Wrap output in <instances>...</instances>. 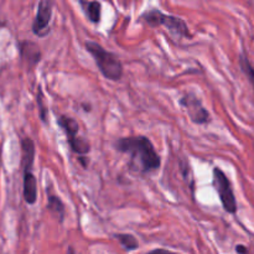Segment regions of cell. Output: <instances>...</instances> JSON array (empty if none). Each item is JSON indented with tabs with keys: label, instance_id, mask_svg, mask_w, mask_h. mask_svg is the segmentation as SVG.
Masks as SVG:
<instances>
[{
	"label": "cell",
	"instance_id": "1",
	"mask_svg": "<svg viewBox=\"0 0 254 254\" xmlns=\"http://www.w3.org/2000/svg\"><path fill=\"white\" fill-rule=\"evenodd\" d=\"M116 149L121 153L129 154L131 160L136 164V169H140L143 173L158 170L160 168V156L146 136L119 139L116 143Z\"/></svg>",
	"mask_w": 254,
	"mask_h": 254
},
{
	"label": "cell",
	"instance_id": "2",
	"mask_svg": "<svg viewBox=\"0 0 254 254\" xmlns=\"http://www.w3.org/2000/svg\"><path fill=\"white\" fill-rule=\"evenodd\" d=\"M86 50L93 56L101 73L111 81H119L123 76V64L116 54L107 51L99 44L93 41L86 42Z\"/></svg>",
	"mask_w": 254,
	"mask_h": 254
},
{
	"label": "cell",
	"instance_id": "3",
	"mask_svg": "<svg viewBox=\"0 0 254 254\" xmlns=\"http://www.w3.org/2000/svg\"><path fill=\"white\" fill-rule=\"evenodd\" d=\"M22 165H24V198L29 205H34L37 200V183L32 174V164L35 158L34 141L25 138L21 143Z\"/></svg>",
	"mask_w": 254,
	"mask_h": 254
},
{
	"label": "cell",
	"instance_id": "4",
	"mask_svg": "<svg viewBox=\"0 0 254 254\" xmlns=\"http://www.w3.org/2000/svg\"><path fill=\"white\" fill-rule=\"evenodd\" d=\"M144 20L145 22H148L150 26L156 27V26H165L173 34L179 35L181 37H191L190 31H189V27L186 25V22L183 19L178 16H173V15H166L163 14L159 10H150V11H146L145 14H143Z\"/></svg>",
	"mask_w": 254,
	"mask_h": 254
},
{
	"label": "cell",
	"instance_id": "5",
	"mask_svg": "<svg viewBox=\"0 0 254 254\" xmlns=\"http://www.w3.org/2000/svg\"><path fill=\"white\" fill-rule=\"evenodd\" d=\"M213 186L217 190L223 208L228 213L237 212V201H236L235 193H233L232 185L226 174L218 168L213 169Z\"/></svg>",
	"mask_w": 254,
	"mask_h": 254
},
{
	"label": "cell",
	"instance_id": "6",
	"mask_svg": "<svg viewBox=\"0 0 254 254\" xmlns=\"http://www.w3.org/2000/svg\"><path fill=\"white\" fill-rule=\"evenodd\" d=\"M57 123H59V126L61 127V128L64 129V133H66L69 148H71L74 153L78 154V155H86V154H88L91 146H89V143L86 139L79 138L78 136L79 127L78 123H77L73 118L62 116L57 119Z\"/></svg>",
	"mask_w": 254,
	"mask_h": 254
},
{
	"label": "cell",
	"instance_id": "7",
	"mask_svg": "<svg viewBox=\"0 0 254 254\" xmlns=\"http://www.w3.org/2000/svg\"><path fill=\"white\" fill-rule=\"evenodd\" d=\"M180 103L188 112V116L196 124H206L210 121V114L207 109L203 108L200 99L192 93H188L181 98Z\"/></svg>",
	"mask_w": 254,
	"mask_h": 254
},
{
	"label": "cell",
	"instance_id": "8",
	"mask_svg": "<svg viewBox=\"0 0 254 254\" xmlns=\"http://www.w3.org/2000/svg\"><path fill=\"white\" fill-rule=\"evenodd\" d=\"M52 0H41L37 5V14L32 24V32L40 37H44L50 30V21L52 17Z\"/></svg>",
	"mask_w": 254,
	"mask_h": 254
},
{
	"label": "cell",
	"instance_id": "9",
	"mask_svg": "<svg viewBox=\"0 0 254 254\" xmlns=\"http://www.w3.org/2000/svg\"><path fill=\"white\" fill-rule=\"evenodd\" d=\"M21 54L22 56L27 60V62H29L30 64H32V66L36 64L37 62L40 61V59H41V54H40L39 47H37V45L34 44V42L27 41L21 44Z\"/></svg>",
	"mask_w": 254,
	"mask_h": 254
},
{
	"label": "cell",
	"instance_id": "10",
	"mask_svg": "<svg viewBox=\"0 0 254 254\" xmlns=\"http://www.w3.org/2000/svg\"><path fill=\"white\" fill-rule=\"evenodd\" d=\"M47 208H49L51 212L59 215L60 221H61V222L64 221V212H66V210H64V202L61 201V198L57 197V196H55V195L47 196Z\"/></svg>",
	"mask_w": 254,
	"mask_h": 254
},
{
	"label": "cell",
	"instance_id": "11",
	"mask_svg": "<svg viewBox=\"0 0 254 254\" xmlns=\"http://www.w3.org/2000/svg\"><path fill=\"white\" fill-rule=\"evenodd\" d=\"M84 10H86V14L88 16L89 21L94 22V24H98L101 21V14H102V5L99 1H89L87 2L86 6H84Z\"/></svg>",
	"mask_w": 254,
	"mask_h": 254
},
{
	"label": "cell",
	"instance_id": "12",
	"mask_svg": "<svg viewBox=\"0 0 254 254\" xmlns=\"http://www.w3.org/2000/svg\"><path fill=\"white\" fill-rule=\"evenodd\" d=\"M116 238L127 251H134L139 247L136 238L134 236L128 235V233L127 235L126 233H119V235H116Z\"/></svg>",
	"mask_w": 254,
	"mask_h": 254
},
{
	"label": "cell",
	"instance_id": "13",
	"mask_svg": "<svg viewBox=\"0 0 254 254\" xmlns=\"http://www.w3.org/2000/svg\"><path fill=\"white\" fill-rule=\"evenodd\" d=\"M240 64H241V68H242V71L245 72L246 76L248 77L251 84H252L253 88H254V68H253L252 64H251V62L248 61L247 57H246V55H241Z\"/></svg>",
	"mask_w": 254,
	"mask_h": 254
},
{
	"label": "cell",
	"instance_id": "14",
	"mask_svg": "<svg viewBox=\"0 0 254 254\" xmlns=\"http://www.w3.org/2000/svg\"><path fill=\"white\" fill-rule=\"evenodd\" d=\"M37 104H39V111H40V117H41L42 121H46V113H47V109H45L44 103H42V94L41 92L39 93L37 96Z\"/></svg>",
	"mask_w": 254,
	"mask_h": 254
},
{
	"label": "cell",
	"instance_id": "15",
	"mask_svg": "<svg viewBox=\"0 0 254 254\" xmlns=\"http://www.w3.org/2000/svg\"><path fill=\"white\" fill-rule=\"evenodd\" d=\"M236 252L237 253H248V250L246 247H243V246H237V247H236Z\"/></svg>",
	"mask_w": 254,
	"mask_h": 254
}]
</instances>
